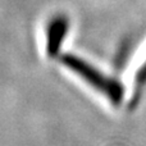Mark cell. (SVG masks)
<instances>
[{
  "mask_svg": "<svg viewBox=\"0 0 146 146\" xmlns=\"http://www.w3.org/2000/svg\"><path fill=\"white\" fill-rule=\"evenodd\" d=\"M62 63L64 67L69 69L71 72L76 73L80 78L88 83L91 87L101 92L105 98H108L113 104L118 105L123 99V88L121 87L118 82L109 77H105L101 72H99L96 68L90 66L88 63L83 62L82 59L73 55H64L62 56Z\"/></svg>",
  "mask_w": 146,
  "mask_h": 146,
  "instance_id": "cell-1",
  "label": "cell"
},
{
  "mask_svg": "<svg viewBox=\"0 0 146 146\" xmlns=\"http://www.w3.org/2000/svg\"><path fill=\"white\" fill-rule=\"evenodd\" d=\"M68 22L63 17H56L50 22L48 27V38H46V53L48 55H55L59 51L64 36L67 33Z\"/></svg>",
  "mask_w": 146,
  "mask_h": 146,
  "instance_id": "cell-2",
  "label": "cell"
},
{
  "mask_svg": "<svg viewBox=\"0 0 146 146\" xmlns=\"http://www.w3.org/2000/svg\"><path fill=\"white\" fill-rule=\"evenodd\" d=\"M145 82H146V63H145V66L142 67L141 69H140V72H139V74H137V80H136V92H135V99H133V101H132V105H135L136 104V101H137V94H139V91H140V88L142 87V86L145 85Z\"/></svg>",
  "mask_w": 146,
  "mask_h": 146,
  "instance_id": "cell-3",
  "label": "cell"
}]
</instances>
